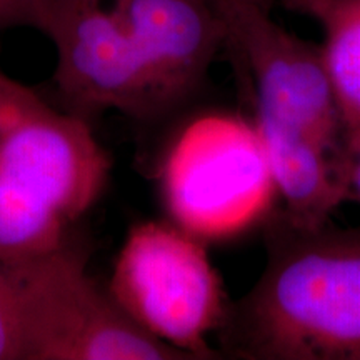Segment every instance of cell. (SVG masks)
Segmentation results:
<instances>
[{"instance_id": "1", "label": "cell", "mask_w": 360, "mask_h": 360, "mask_svg": "<svg viewBox=\"0 0 360 360\" xmlns=\"http://www.w3.org/2000/svg\"><path fill=\"white\" fill-rule=\"evenodd\" d=\"M56 49L65 110L139 122L180 114L200 94L225 30L212 0H44L34 27Z\"/></svg>"}, {"instance_id": "2", "label": "cell", "mask_w": 360, "mask_h": 360, "mask_svg": "<svg viewBox=\"0 0 360 360\" xmlns=\"http://www.w3.org/2000/svg\"><path fill=\"white\" fill-rule=\"evenodd\" d=\"M238 87L254 98L282 214L319 225L349 199L350 135L321 45L297 37L255 4L215 6Z\"/></svg>"}, {"instance_id": "3", "label": "cell", "mask_w": 360, "mask_h": 360, "mask_svg": "<svg viewBox=\"0 0 360 360\" xmlns=\"http://www.w3.org/2000/svg\"><path fill=\"white\" fill-rule=\"evenodd\" d=\"M267 262L215 332L222 359L360 360V227L265 220Z\"/></svg>"}, {"instance_id": "4", "label": "cell", "mask_w": 360, "mask_h": 360, "mask_svg": "<svg viewBox=\"0 0 360 360\" xmlns=\"http://www.w3.org/2000/svg\"><path fill=\"white\" fill-rule=\"evenodd\" d=\"M112 160L90 122L6 75L0 89V262L42 255L92 209Z\"/></svg>"}, {"instance_id": "5", "label": "cell", "mask_w": 360, "mask_h": 360, "mask_svg": "<svg viewBox=\"0 0 360 360\" xmlns=\"http://www.w3.org/2000/svg\"><path fill=\"white\" fill-rule=\"evenodd\" d=\"M157 180L170 222L202 242L264 225L278 197L254 119L233 110H204L182 122Z\"/></svg>"}, {"instance_id": "6", "label": "cell", "mask_w": 360, "mask_h": 360, "mask_svg": "<svg viewBox=\"0 0 360 360\" xmlns=\"http://www.w3.org/2000/svg\"><path fill=\"white\" fill-rule=\"evenodd\" d=\"M0 269L15 304L20 360H192L134 322L69 242Z\"/></svg>"}, {"instance_id": "7", "label": "cell", "mask_w": 360, "mask_h": 360, "mask_svg": "<svg viewBox=\"0 0 360 360\" xmlns=\"http://www.w3.org/2000/svg\"><path fill=\"white\" fill-rule=\"evenodd\" d=\"M109 292L143 330L192 360L222 359L209 335L222 326L231 300L202 240L170 220L130 229Z\"/></svg>"}, {"instance_id": "8", "label": "cell", "mask_w": 360, "mask_h": 360, "mask_svg": "<svg viewBox=\"0 0 360 360\" xmlns=\"http://www.w3.org/2000/svg\"><path fill=\"white\" fill-rule=\"evenodd\" d=\"M322 30L328 75L350 137L360 135V0H278Z\"/></svg>"}, {"instance_id": "9", "label": "cell", "mask_w": 360, "mask_h": 360, "mask_svg": "<svg viewBox=\"0 0 360 360\" xmlns=\"http://www.w3.org/2000/svg\"><path fill=\"white\" fill-rule=\"evenodd\" d=\"M0 360H20V337L11 285L0 269Z\"/></svg>"}, {"instance_id": "10", "label": "cell", "mask_w": 360, "mask_h": 360, "mask_svg": "<svg viewBox=\"0 0 360 360\" xmlns=\"http://www.w3.org/2000/svg\"><path fill=\"white\" fill-rule=\"evenodd\" d=\"M44 0H0V32L15 27L34 29Z\"/></svg>"}, {"instance_id": "11", "label": "cell", "mask_w": 360, "mask_h": 360, "mask_svg": "<svg viewBox=\"0 0 360 360\" xmlns=\"http://www.w3.org/2000/svg\"><path fill=\"white\" fill-rule=\"evenodd\" d=\"M349 197L360 202V135L350 137V170Z\"/></svg>"}, {"instance_id": "12", "label": "cell", "mask_w": 360, "mask_h": 360, "mask_svg": "<svg viewBox=\"0 0 360 360\" xmlns=\"http://www.w3.org/2000/svg\"><path fill=\"white\" fill-rule=\"evenodd\" d=\"M276 2L278 0H212L214 6H220V4H255V6L269 8V11Z\"/></svg>"}, {"instance_id": "13", "label": "cell", "mask_w": 360, "mask_h": 360, "mask_svg": "<svg viewBox=\"0 0 360 360\" xmlns=\"http://www.w3.org/2000/svg\"><path fill=\"white\" fill-rule=\"evenodd\" d=\"M4 79H6V75L2 74V72H0V89H2V84H4Z\"/></svg>"}]
</instances>
